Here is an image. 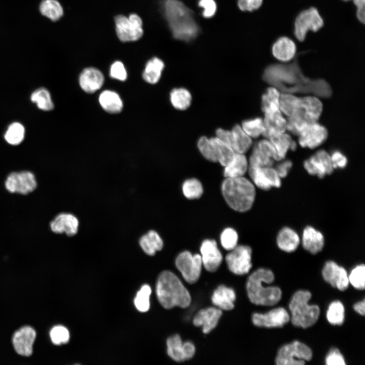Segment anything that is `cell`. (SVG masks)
Masks as SVG:
<instances>
[{
    "instance_id": "6da1fadb",
    "label": "cell",
    "mask_w": 365,
    "mask_h": 365,
    "mask_svg": "<svg viewBox=\"0 0 365 365\" xmlns=\"http://www.w3.org/2000/svg\"><path fill=\"white\" fill-rule=\"evenodd\" d=\"M163 9L173 36L188 42L199 33V26L191 10L179 0H164Z\"/></svg>"
},
{
    "instance_id": "7a4b0ae2",
    "label": "cell",
    "mask_w": 365,
    "mask_h": 365,
    "mask_svg": "<svg viewBox=\"0 0 365 365\" xmlns=\"http://www.w3.org/2000/svg\"><path fill=\"white\" fill-rule=\"evenodd\" d=\"M274 280L273 272L259 268L249 276L246 283L247 294L250 301L257 305L273 306L281 300V289L275 286H266Z\"/></svg>"
},
{
    "instance_id": "3957f363",
    "label": "cell",
    "mask_w": 365,
    "mask_h": 365,
    "mask_svg": "<svg viewBox=\"0 0 365 365\" xmlns=\"http://www.w3.org/2000/svg\"><path fill=\"white\" fill-rule=\"evenodd\" d=\"M156 293L160 304L170 309L178 306L188 307L191 303V295L179 279L172 272H162L157 279Z\"/></svg>"
},
{
    "instance_id": "277c9868",
    "label": "cell",
    "mask_w": 365,
    "mask_h": 365,
    "mask_svg": "<svg viewBox=\"0 0 365 365\" xmlns=\"http://www.w3.org/2000/svg\"><path fill=\"white\" fill-rule=\"evenodd\" d=\"M222 192L228 205L242 212L252 207L256 194L253 182L243 176L226 178L222 185Z\"/></svg>"
},
{
    "instance_id": "5b68a950",
    "label": "cell",
    "mask_w": 365,
    "mask_h": 365,
    "mask_svg": "<svg viewBox=\"0 0 365 365\" xmlns=\"http://www.w3.org/2000/svg\"><path fill=\"white\" fill-rule=\"evenodd\" d=\"M311 296L307 290H299L293 296L288 307L291 323L295 326L306 328L312 326L318 319L319 307L308 303Z\"/></svg>"
},
{
    "instance_id": "8992f818",
    "label": "cell",
    "mask_w": 365,
    "mask_h": 365,
    "mask_svg": "<svg viewBox=\"0 0 365 365\" xmlns=\"http://www.w3.org/2000/svg\"><path fill=\"white\" fill-rule=\"evenodd\" d=\"M312 357L311 349L304 343L295 341L284 345L278 350L275 358L277 365H302Z\"/></svg>"
},
{
    "instance_id": "52a82bcc",
    "label": "cell",
    "mask_w": 365,
    "mask_h": 365,
    "mask_svg": "<svg viewBox=\"0 0 365 365\" xmlns=\"http://www.w3.org/2000/svg\"><path fill=\"white\" fill-rule=\"evenodd\" d=\"M115 22L117 35L122 42L136 41L142 36V21L136 14H131L128 17L118 15L115 18Z\"/></svg>"
},
{
    "instance_id": "ba28073f",
    "label": "cell",
    "mask_w": 365,
    "mask_h": 365,
    "mask_svg": "<svg viewBox=\"0 0 365 365\" xmlns=\"http://www.w3.org/2000/svg\"><path fill=\"white\" fill-rule=\"evenodd\" d=\"M324 24L317 9L311 7L301 12L297 16L294 23V34L300 42L305 40L308 31L316 32Z\"/></svg>"
},
{
    "instance_id": "9c48e42d",
    "label": "cell",
    "mask_w": 365,
    "mask_h": 365,
    "mask_svg": "<svg viewBox=\"0 0 365 365\" xmlns=\"http://www.w3.org/2000/svg\"><path fill=\"white\" fill-rule=\"evenodd\" d=\"M175 265L186 282L193 284L198 280L202 266L201 255L184 251L176 258Z\"/></svg>"
},
{
    "instance_id": "30bf717a",
    "label": "cell",
    "mask_w": 365,
    "mask_h": 365,
    "mask_svg": "<svg viewBox=\"0 0 365 365\" xmlns=\"http://www.w3.org/2000/svg\"><path fill=\"white\" fill-rule=\"evenodd\" d=\"M251 253L250 246L237 245L225 258L229 270L238 275L248 273L252 267Z\"/></svg>"
},
{
    "instance_id": "8fae6325",
    "label": "cell",
    "mask_w": 365,
    "mask_h": 365,
    "mask_svg": "<svg viewBox=\"0 0 365 365\" xmlns=\"http://www.w3.org/2000/svg\"><path fill=\"white\" fill-rule=\"evenodd\" d=\"M322 109V104L317 97L311 96L299 97L298 106L292 115L304 123L310 124L317 122Z\"/></svg>"
},
{
    "instance_id": "7c38bea8",
    "label": "cell",
    "mask_w": 365,
    "mask_h": 365,
    "mask_svg": "<svg viewBox=\"0 0 365 365\" xmlns=\"http://www.w3.org/2000/svg\"><path fill=\"white\" fill-rule=\"evenodd\" d=\"M248 171L252 182L259 188L268 191L272 188L281 186V178L272 166H249Z\"/></svg>"
},
{
    "instance_id": "4fadbf2b",
    "label": "cell",
    "mask_w": 365,
    "mask_h": 365,
    "mask_svg": "<svg viewBox=\"0 0 365 365\" xmlns=\"http://www.w3.org/2000/svg\"><path fill=\"white\" fill-rule=\"evenodd\" d=\"M304 167L307 172L319 178L332 174L333 168L330 154L324 150L317 151L304 162Z\"/></svg>"
},
{
    "instance_id": "5bb4252c",
    "label": "cell",
    "mask_w": 365,
    "mask_h": 365,
    "mask_svg": "<svg viewBox=\"0 0 365 365\" xmlns=\"http://www.w3.org/2000/svg\"><path fill=\"white\" fill-rule=\"evenodd\" d=\"M5 185L6 189L10 193H18L23 195L34 191L37 185L34 174L28 171L10 173Z\"/></svg>"
},
{
    "instance_id": "9a60e30c",
    "label": "cell",
    "mask_w": 365,
    "mask_h": 365,
    "mask_svg": "<svg viewBox=\"0 0 365 365\" xmlns=\"http://www.w3.org/2000/svg\"><path fill=\"white\" fill-rule=\"evenodd\" d=\"M298 135L299 143L301 147L313 149L326 140L328 132L324 126L316 122L306 126Z\"/></svg>"
},
{
    "instance_id": "2e32d148",
    "label": "cell",
    "mask_w": 365,
    "mask_h": 365,
    "mask_svg": "<svg viewBox=\"0 0 365 365\" xmlns=\"http://www.w3.org/2000/svg\"><path fill=\"white\" fill-rule=\"evenodd\" d=\"M290 318L289 314L283 307L274 308L264 314L254 313L252 315L255 326L268 328L282 327Z\"/></svg>"
},
{
    "instance_id": "e0dca14e",
    "label": "cell",
    "mask_w": 365,
    "mask_h": 365,
    "mask_svg": "<svg viewBox=\"0 0 365 365\" xmlns=\"http://www.w3.org/2000/svg\"><path fill=\"white\" fill-rule=\"evenodd\" d=\"M80 221L78 216L70 212H61L51 222V231L57 234H65L68 237L77 235L79 232Z\"/></svg>"
},
{
    "instance_id": "ac0fdd59",
    "label": "cell",
    "mask_w": 365,
    "mask_h": 365,
    "mask_svg": "<svg viewBox=\"0 0 365 365\" xmlns=\"http://www.w3.org/2000/svg\"><path fill=\"white\" fill-rule=\"evenodd\" d=\"M322 275L326 282L340 290H345L348 286L349 282L346 270L333 261L325 263Z\"/></svg>"
},
{
    "instance_id": "d6986e66",
    "label": "cell",
    "mask_w": 365,
    "mask_h": 365,
    "mask_svg": "<svg viewBox=\"0 0 365 365\" xmlns=\"http://www.w3.org/2000/svg\"><path fill=\"white\" fill-rule=\"evenodd\" d=\"M167 354L173 360L182 362L192 358L195 353V347L190 342L183 343L180 337L173 335L167 340Z\"/></svg>"
},
{
    "instance_id": "ffe728a7",
    "label": "cell",
    "mask_w": 365,
    "mask_h": 365,
    "mask_svg": "<svg viewBox=\"0 0 365 365\" xmlns=\"http://www.w3.org/2000/svg\"><path fill=\"white\" fill-rule=\"evenodd\" d=\"M36 336L35 331L29 326H23L17 331L12 338L13 345L16 353L23 356H30Z\"/></svg>"
},
{
    "instance_id": "44dd1931",
    "label": "cell",
    "mask_w": 365,
    "mask_h": 365,
    "mask_svg": "<svg viewBox=\"0 0 365 365\" xmlns=\"http://www.w3.org/2000/svg\"><path fill=\"white\" fill-rule=\"evenodd\" d=\"M202 265L210 272H215L223 261V256L214 240L206 239L200 247Z\"/></svg>"
},
{
    "instance_id": "7402d4cb",
    "label": "cell",
    "mask_w": 365,
    "mask_h": 365,
    "mask_svg": "<svg viewBox=\"0 0 365 365\" xmlns=\"http://www.w3.org/2000/svg\"><path fill=\"white\" fill-rule=\"evenodd\" d=\"M222 313L221 309L215 307L201 309L194 316L193 324L202 326L203 333L208 334L216 326Z\"/></svg>"
},
{
    "instance_id": "603a6c76",
    "label": "cell",
    "mask_w": 365,
    "mask_h": 365,
    "mask_svg": "<svg viewBox=\"0 0 365 365\" xmlns=\"http://www.w3.org/2000/svg\"><path fill=\"white\" fill-rule=\"evenodd\" d=\"M104 81L102 73L94 67L84 69L79 77V84L81 88L88 93H93L100 89Z\"/></svg>"
},
{
    "instance_id": "cb8c5ba5",
    "label": "cell",
    "mask_w": 365,
    "mask_h": 365,
    "mask_svg": "<svg viewBox=\"0 0 365 365\" xmlns=\"http://www.w3.org/2000/svg\"><path fill=\"white\" fill-rule=\"evenodd\" d=\"M263 119L264 130L263 135L267 138L284 133L287 129V121L280 111L264 114Z\"/></svg>"
},
{
    "instance_id": "d4e9b609",
    "label": "cell",
    "mask_w": 365,
    "mask_h": 365,
    "mask_svg": "<svg viewBox=\"0 0 365 365\" xmlns=\"http://www.w3.org/2000/svg\"><path fill=\"white\" fill-rule=\"evenodd\" d=\"M303 248L311 254L321 251L324 245V238L321 232L310 226L306 227L302 233Z\"/></svg>"
},
{
    "instance_id": "484cf974",
    "label": "cell",
    "mask_w": 365,
    "mask_h": 365,
    "mask_svg": "<svg viewBox=\"0 0 365 365\" xmlns=\"http://www.w3.org/2000/svg\"><path fill=\"white\" fill-rule=\"evenodd\" d=\"M296 51L297 47L295 42L286 36L278 38L272 47L273 56L282 62L291 60L296 56Z\"/></svg>"
},
{
    "instance_id": "4316f807",
    "label": "cell",
    "mask_w": 365,
    "mask_h": 365,
    "mask_svg": "<svg viewBox=\"0 0 365 365\" xmlns=\"http://www.w3.org/2000/svg\"><path fill=\"white\" fill-rule=\"evenodd\" d=\"M236 294L234 290L224 285H221L213 291L211 296L212 304L218 308L229 311L234 307Z\"/></svg>"
},
{
    "instance_id": "83f0119b",
    "label": "cell",
    "mask_w": 365,
    "mask_h": 365,
    "mask_svg": "<svg viewBox=\"0 0 365 365\" xmlns=\"http://www.w3.org/2000/svg\"><path fill=\"white\" fill-rule=\"evenodd\" d=\"M301 240L298 234L288 227L282 228L276 237L278 247L286 252L295 251L299 246Z\"/></svg>"
},
{
    "instance_id": "f1b7e54d",
    "label": "cell",
    "mask_w": 365,
    "mask_h": 365,
    "mask_svg": "<svg viewBox=\"0 0 365 365\" xmlns=\"http://www.w3.org/2000/svg\"><path fill=\"white\" fill-rule=\"evenodd\" d=\"M138 244L147 255L154 256L157 251L162 250L163 241L159 233L154 230H150L138 238Z\"/></svg>"
},
{
    "instance_id": "f546056e",
    "label": "cell",
    "mask_w": 365,
    "mask_h": 365,
    "mask_svg": "<svg viewBox=\"0 0 365 365\" xmlns=\"http://www.w3.org/2000/svg\"><path fill=\"white\" fill-rule=\"evenodd\" d=\"M248 162L244 154L235 153L232 160L224 167L226 178L243 176L248 170Z\"/></svg>"
},
{
    "instance_id": "4dcf8cb0",
    "label": "cell",
    "mask_w": 365,
    "mask_h": 365,
    "mask_svg": "<svg viewBox=\"0 0 365 365\" xmlns=\"http://www.w3.org/2000/svg\"><path fill=\"white\" fill-rule=\"evenodd\" d=\"M276 151L278 161L285 158L289 150L294 151L297 147L296 142L285 132L274 135L268 138Z\"/></svg>"
},
{
    "instance_id": "1f68e13d",
    "label": "cell",
    "mask_w": 365,
    "mask_h": 365,
    "mask_svg": "<svg viewBox=\"0 0 365 365\" xmlns=\"http://www.w3.org/2000/svg\"><path fill=\"white\" fill-rule=\"evenodd\" d=\"M101 107L107 112L117 114L121 112L123 104L119 94L111 90H104L99 96Z\"/></svg>"
},
{
    "instance_id": "d6a6232c",
    "label": "cell",
    "mask_w": 365,
    "mask_h": 365,
    "mask_svg": "<svg viewBox=\"0 0 365 365\" xmlns=\"http://www.w3.org/2000/svg\"><path fill=\"white\" fill-rule=\"evenodd\" d=\"M164 63L160 58L155 57L149 60L142 74L144 80L151 84L158 83L161 78Z\"/></svg>"
},
{
    "instance_id": "836d02e7",
    "label": "cell",
    "mask_w": 365,
    "mask_h": 365,
    "mask_svg": "<svg viewBox=\"0 0 365 365\" xmlns=\"http://www.w3.org/2000/svg\"><path fill=\"white\" fill-rule=\"evenodd\" d=\"M231 131L233 136L232 149L236 153H245L251 147V138L239 125H235Z\"/></svg>"
},
{
    "instance_id": "e575fe53",
    "label": "cell",
    "mask_w": 365,
    "mask_h": 365,
    "mask_svg": "<svg viewBox=\"0 0 365 365\" xmlns=\"http://www.w3.org/2000/svg\"><path fill=\"white\" fill-rule=\"evenodd\" d=\"M170 100L175 109L184 111L190 106L192 95L190 91L185 88H175L170 92Z\"/></svg>"
},
{
    "instance_id": "d590c367",
    "label": "cell",
    "mask_w": 365,
    "mask_h": 365,
    "mask_svg": "<svg viewBox=\"0 0 365 365\" xmlns=\"http://www.w3.org/2000/svg\"><path fill=\"white\" fill-rule=\"evenodd\" d=\"M280 93L274 87H269L262 97V110L264 114L274 112L279 110Z\"/></svg>"
},
{
    "instance_id": "8d00e7d4",
    "label": "cell",
    "mask_w": 365,
    "mask_h": 365,
    "mask_svg": "<svg viewBox=\"0 0 365 365\" xmlns=\"http://www.w3.org/2000/svg\"><path fill=\"white\" fill-rule=\"evenodd\" d=\"M210 138L215 147L217 162L225 167L232 160L235 152L230 146L217 137Z\"/></svg>"
},
{
    "instance_id": "74e56055",
    "label": "cell",
    "mask_w": 365,
    "mask_h": 365,
    "mask_svg": "<svg viewBox=\"0 0 365 365\" xmlns=\"http://www.w3.org/2000/svg\"><path fill=\"white\" fill-rule=\"evenodd\" d=\"M41 14L53 21L58 20L63 14V8L57 0H43L40 6Z\"/></svg>"
},
{
    "instance_id": "f35d334b",
    "label": "cell",
    "mask_w": 365,
    "mask_h": 365,
    "mask_svg": "<svg viewBox=\"0 0 365 365\" xmlns=\"http://www.w3.org/2000/svg\"><path fill=\"white\" fill-rule=\"evenodd\" d=\"M30 99L40 110L50 111L54 107L50 94L46 89L41 88L36 89L31 94Z\"/></svg>"
},
{
    "instance_id": "ab89813d",
    "label": "cell",
    "mask_w": 365,
    "mask_h": 365,
    "mask_svg": "<svg viewBox=\"0 0 365 365\" xmlns=\"http://www.w3.org/2000/svg\"><path fill=\"white\" fill-rule=\"evenodd\" d=\"M345 317V309L343 304L339 301L332 302L329 305L327 312V321L332 325H341Z\"/></svg>"
},
{
    "instance_id": "60d3db41",
    "label": "cell",
    "mask_w": 365,
    "mask_h": 365,
    "mask_svg": "<svg viewBox=\"0 0 365 365\" xmlns=\"http://www.w3.org/2000/svg\"><path fill=\"white\" fill-rule=\"evenodd\" d=\"M245 132L251 138H257L264 132L263 119L260 117L244 121L241 126Z\"/></svg>"
},
{
    "instance_id": "b9f144b4",
    "label": "cell",
    "mask_w": 365,
    "mask_h": 365,
    "mask_svg": "<svg viewBox=\"0 0 365 365\" xmlns=\"http://www.w3.org/2000/svg\"><path fill=\"white\" fill-rule=\"evenodd\" d=\"M24 134L23 126L19 123L14 122L8 127L5 134V138L9 144L17 145L22 141Z\"/></svg>"
},
{
    "instance_id": "7bdbcfd3",
    "label": "cell",
    "mask_w": 365,
    "mask_h": 365,
    "mask_svg": "<svg viewBox=\"0 0 365 365\" xmlns=\"http://www.w3.org/2000/svg\"><path fill=\"white\" fill-rule=\"evenodd\" d=\"M182 192L189 199H198L203 193L202 184L197 178L188 179L182 185Z\"/></svg>"
},
{
    "instance_id": "ee69618b",
    "label": "cell",
    "mask_w": 365,
    "mask_h": 365,
    "mask_svg": "<svg viewBox=\"0 0 365 365\" xmlns=\"http://www.w3.org/2000/svg\"><path fill=\"white\" fill-rule=\"evenodd\" d=\"M299 97L288 93H282L279 97V110L288 117L290 116L297 108Z\"/></svg>"
},
{
    "instance_id": "f6af8a7d",
    "label": "cell",
    "mask_w": 365,
    "mask_h": 365,
    "mask_svg": "<svg viewBox=\"0 0 365 365\" xmlns=\"http://www.w3.org/2000/svg\"><path fill=\"white\" fill-rule=\"evenodd\" d=\"M197 147L205 159L212 162H217L215 147L210 138L201 137L197 142Z\"/></svg>"
},
{
    "instance_id": "bcb514c9",
    "label": "cell",
    "mask_w": 365,
    "mask_h": 365,
    "mask_svg": "<svg viewBox=\"0 0 365 365\" xmlns=\"http://www.w3.org/2000/svg\"><path fill=\"white\" fill-rule=\"evenodd\" d=\"M152 292L151 287L148 284L142 286L134 299V304L140 312H144L150 308V297Z\"/></svg>"
},
{
    "instance_id": "7dc6e473",
    "label": "cell",
    "mask_w": 365,
    "mask_h": 365,
    "mask_svg": "<svg viewBox=\"0 0 365 365\" xmlns=\"http://www.w3.org/2000/svg\"><path fill=\"white\" fill-rule=\"evenodd\" d=\"M349 282L356 289L363 290L365 286V266L360 264L352 269L348 276Z\"/></svg>"
},
{
    "instance_id": "c3c4849f",
    "label": "cell",
    "mask_w": 365,
    "mask_h": 365,
    "mask_svg": "<svg viewBox=\"0 0 365 365\" xmlns=\"http://www.w3.org/2000/svg\"><path fill=\"white\" fill-rule=\"evenodd\" d=\"M221 242L222 246L225 249L232 250L237 245V233L232 228L225 229L221 235Z\"/></svg>"
},
{
    "instance_id": "681fc988",
    "label": "cell",
    "mask_w": 365,
    "mask_h": 365,
    "mask_svg": "<svg viewBox=\"0 0 365 365\" xmlns=\"http://www.w3.org/2000/svg\"><path fill=\"white\" fill-rule=\"evenodd\" d=\"M50 336L54 344L61 345L68 342L69 339V333L64 326L57 325L51 329Z\"/></svg>"
},
{
    "instance_id": "f907efd6",
    "label": "cell",
    "mask_w": 365,
    "mask_h": 365,
    "mask_svg": "<svg viewBox=\"0 0 365 365\" xmlns=\"http://www.w3.org/2000/svg\"><path fill=\"white\" fill-rule=\"evenodd\" d=\"M274 161L262 154L256 146L249 158L248 166L256 167L272 166Z\"/></svg>"
},
{
    "instance_id": "816d5d0a",
    "label": "cell",
    "mask_w": 365,
    "mask_h": 365,
    "mask_svg": "<svg viewBox=\"0 0 365 365\" xmlns=\"http://www.w3.org/2000/svg\"><path fill=\"white\" fill-rule=\"evenodd\" d=\"M255 146L258 151L265 156L274 161H278L275 148L269 139L259 141Z\"/></svg>"
},
{
    "instance_id": "f5cc1de1",
    "label": "cell",
    "mask_w": 365,
    "mask_h": 365,
    "mask_svg": "<svg viewBox=\"0 0 365 365\" xmlns=\"http://www.w3.org/2000/svg\"><path fill=\"white\" fill-rule=\"evenodd\" d=\"M110 76L112 78L124 81L127 78V72L123 63L120 61L114 62L110 68Z\"/></svg>"
},
{
    "instance_id": "db71d44e",
    "label": "cell",
    "mask_w": 365,
    "mask_h": 365,
    "mask_svg": "<svg viewBox=\"0 0 365 365\" xmlns=\"http://www.w3.org/2000/svg\"><path fill=\"white\" fill-rule=\"evenodd\" d=\"M327 365H345L344 358L337 348H332L327 353L325 359Z\"/></svg>"
},
{
    "instance_id": "11a10c76",
    "label": "cell",
    "mask_w": 365,
    "mask_h": 365,
    "mask_svg": "<svg viewBox=\"0 0 365 365\" xmlns=\"http://www.w3.org/2000/svg\"><path fill=\"white\" fill-rule=\"evenodd\" d=\"M199 7L203 8V16L206 18L213 16L216 10V5L214 0H199Z\"/></svg>"
},
{
    "instance_id": "9f6ffc18",
    "label": "cell",
    "mask_w": 365,
    "mask_h": 365,
    "mask_svg": "<svg viewBox=\"0 0 365 365\" xmlns=\"http://www.w3.org/2000/svg\"><path fill=\"white\" fill-rule=\"evenodd\" d=\"M332 163L334 169L344 168L348 163L346 157L339 150L334 151L330 154Z\"/></svg>"
},
{
    "instance_id": "6f0895ef",
    "label": "cell",
    "mask_w": 365,
    "mask_h": 365,
    "mask_svg": "<svg viewBox=\"0 0 365 365\" xmlns=\"http://www.w3.org/2000/svg\"><path fill=\"white\" fill-rule=\"evenodd\" d=\"M263 0H238V6L242 11H253L259 9Z\"/></svg>"
},
{
    "instance_id": "680465c9",
    "label": "cell",
    "mask_w": 365,
    "mask_h": 365,
    "mask_svg": "<svg viewBox=\"0 0 365 365\" xmlns=\"http://www.w3.org/2000/svg\"><path fill=\"white\" fill-rule=\"evenodd\" d=\"M293 166V163L290 160H285L279 163L274 167L278 175L281 178L285 177Z\"/></svg>"
},
{
    "instance_id": "91938a15",
    "label": "cell",
    "mask_w": 365,
    "mask_h": 365,
    "mask_svg": "<svg viewBox=\"0 0 365 365\" xmlns=\"http://www.w3.org/2000/svg\"><path fill=\"white\" fill-rule=\"evenodd\" d=\"M216 137L232 148L233 136L231 130L218 128L216 130Z\"/></svg>"
},
{
    "instance_id": "94428289",
    "label": "cell",
    "mask_w": 365,
    "mask_h": 365,
    "mask_svg": "<svg viewBox=\"0 0 365 365\" xmlns=\"http://www.w3.org/2000/svg\"><path fill=\"white\" fill-rule=\"evenodd\" d=\"M353 1L356 7L357 18L361 23L364 24L365 20V0H353Z\"/></svg>"
},
{
    "instance_id": "6125c7cd",
    "label": "cell",
    "mask_w": 365,
    "mask_h": 365,
    "mask_svg": "<svg viewBox=\"0 0 365 365\" xmlns=\"http://www.w3.org/2000/svg\"><path fill=\"white\" fill-rule=\"evenodd\" d=\"M354 310L360 315H364L365 313V301H359L353 305Z\"/></svg>"
},
{
    "instance_id": "be15d7a7",
    "label": "cell",
    "mask_w": 365,
    "mask_h": 365,
    "mask_svg": "<svg viewBox=\"0 0 365 365\" xmlns=\"http://www.w3.org/2000/svg\"><path fill=\"white\" fill-rule=\"evenodd\" d=\"M343 1H345V2H347V1H350V0H343Z\"/></svg>"
}]
</instances>
